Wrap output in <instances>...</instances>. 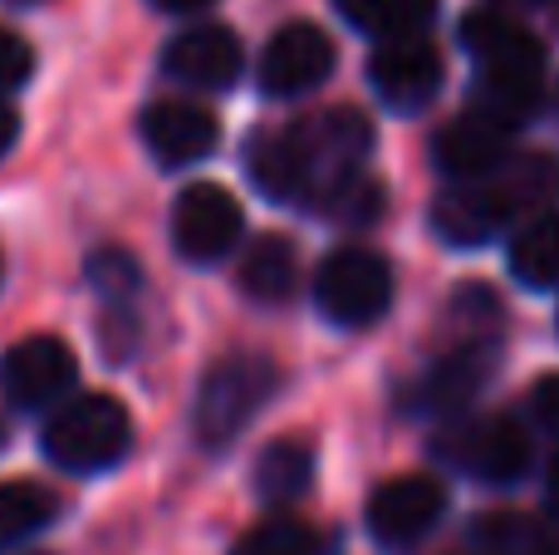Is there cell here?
I'll return each mask as SVG.
<instances>
[{
	"label": "cell",
	"instance_id": "cell-1",
	"mask_svg": "<svg viewBox=\"0 0 559 555\" xmlns=\"http://www.w3.org/2000/svg\"><path fill=\"white\" fill-rule=\"evenodd\" d=\"M373 153V128L354 108L309 114L280 133H255L246 143V173L271 202L285 206H324L344 192Z\"/></svg>",
	"mask_w": 559,
	"mask_h": 555
},
{
	"label": "cell",
	"instance_id": "cell-2",
	"mask_svg": "<svg viewBox=\"0 0 559 555\" xmlns=\"http://www.w3.org/2000/svg\"><path fill=\"white\" fill-rule=\"evenodd\" d=\"M559 197V163L550 153H525L496 167L491 177H472V182L447 187L432 202V232L447 246H486L525 212H545Z\"/></svg>",
	"mask_w": 559,
	"mask_h": 555
},
{
	"label": "cell",
	"instance_id": "cell-3",
	"mask_svg": "<svg viewBox=\"0 0 559 555\" xmlns=\"http://www.w3.org/2000/svg\"><path fill=\"white\" fill-rule=\"evenodd\" d=\"M462 45L472 49L476 69H481V88L476 104L491 114L511 118L515 128L535 114L540 104V79H545V49L531 29L506 20L501 10H472L462 20Z\"/></svg>",
	"mask_w": 559,
	"mask_h": 555
},
{
	"label": "cell",
	"instance_id": "cell-4",
	"mask_svg": "<svg viewBox=\"0 0 559 555\" xmlns=\"http://www.w3.org/2000/svg\"><path fill=\"white\" fill-rule=\"evenodd\" d=\"M133 442V418L114 393H79L49 418L45 458L69 477H94L123 462Z\"/></svg>",
	"mask_w": 559,
	"mask_h": 555
},
{
	"label": "cell",
	"instance_id": "cell-5",
	"mask_svg": "<svg viewBox=\"0 0 559 555\" xmlns=\"http://www.w3.org/2000/svg\"><path fill=\"white\" fill-rule=\"evenodd\" d=\"M280 389V369L261 354H231L206 369L202 389H197V438L202 448L222 452L251 428V418L271 403Z\"/></svg>",
	"mask_w": 559,
	"mask_h": 555
},
{
	"label": "cell",
	"instance_id": "cell-6",
	"mask_svg": "<svg viewBox=\"0 0 559 555\" xmlns=\"http://www.w3.org/2000/svg\"><path fill=\"white\" fill-rule=\"evenodd\" d=\"M314 305L334 324H373L393 305V265L368 246H344L314 275Z\"/></svg>",
	"mask_w": 559,
	"mask_h": 555
},
{
	"label": "cell",
	"instance_id": "cell-7",
	"mask_svg": "<svg viewBox=\"0 0 559 555\" xmlns=\"http://www.w3.org/2000/svg\"><path fill=\"white\" fill-rule=\"evenodd\" d=\"M437 458L486 487H515L531 472V438L515 418H472L437 438Z\"/></svg>",
	"mask_w": 559,
	"mask_h": 555
},
{
	"label": "cell",
	"instance_id": "cell-8",
	"mask_svg": "<svg viewBox=\"0 0 559 555\" xmlns=\"http://www.w3.org/2000/svg\"><path fill=\"white\" fill-rule=\"evenodd\" d=\"M246 232V212L226 187L216 182H192L173 206V246L182 261L212 265L236 251Z\"/></svg>",
	"mask_w": 559,
	"mask_h": 555
},
{
	"label": "cell",
	"instance_id": "cell-9",
	"mask_svg": "<svg viewBox=\"0 0 559 555\" xmlns=\"http://www.w3.org/2000/svg\"><path fill=\"white\" fill-rule=\"evenodd\" d=\"M368 84H373L378 104L393 114H423L442 88V55L423 35L378 39L373 59H368Z\"/></svg>",
	"mask_w": 559,
	"mask_h": 555
},
{
	"label": "cell",
	"instance_id": "cell-10",
	"mask_svg": "<svg viewBox=\"0 0 559 555\" xmlns=\"http://www.w3.org/2000/svg\"><path fill=\"white\" fill-rule=\"evenodd\" d=\"M79 364H74V350L55 334H29V340L10 344L5 359H0V393H5L15 409L35 413V409H49L69 393L74 383Z\"/></svg>",
	"mask_w": 559,
	"mask_h": 555
},
{
	"label": "cell",
	"instance_id": "cell-11",
	"mask_svg": "<svg viewBox=\"0 0 559 555\" xmlns=\"http://www.w3.org/2000/svg\"><path fill=\"white\" fill-rule=\"evenodd\" d=\"M511 138H515V123L491 108H466L456 114L442 133L432 138V157L452 182H472V177H491L496 167L511 163Z\"/></svg>",
	"mask_w": 559,
	"mask_h": 555
},
{
	"label": "cell",
	"instance_id": "cell-12",
	"mask_svg": "<svg viewBox=\"0 0 559 555\" xmlns=\"http://www.w3.org/2000/svg\"><path fill=\"white\" fill-rule=\"evenodd\" d=\"M329 74H334V45L309 20L280 25L261 55V88L271 98H299L324 84Z\"/></svg>",
	"mask_w": 559,
	"mask_h": 555
},
{
	"label": "cell",
	"instance_id": "cell-13",
	"mask_svg": "<svg viewBox=\"0 0 559 555\" xmlns=\"http://www.w3.org/2000/svg\"><path fill=\"white\" fill-rule=\"evenodd\" d=\"M447 492L432 477H393L368 497V536L378 546H413L442 521Z\"/></svg>",
	"mask_w": 559,
	"mask_h": 555
},
{
	"label": "cell",
	"instance_id": "cell-14",
	"mask_svg": "<svg viewBox=\"0 0 559 555\" xmlns=\"http://www.w3.org/2000/svg\"><path fill=\"white\" fill-rule=\"evenodd\" d=\"M496 374V344L486 340H472L462 350L442 354L423 379L407 389V409L413 413H427V418H447V413H462L476 393L491 383Z\"/></svg>",
	"mask_w": 559,
	"mask_h": 555
},
{
	"label": "cell",
	"instance_id": "cell-15",
	"mask_svg": "<svg viewBox=\"0 0 559 555\" xmlns=\"http://www.w3.org/2000/svg\"><path fill=\"white\" fill-rule=\"evenodd\" d=\"M241 64H246V49L236 39V29L226 25H192L167 39L163 49V74L192 88H231Z\"/></svg>",
	"mask_w": 559,
	"mask_h": 555
},
{
	"label": "cell",
	"instance_id": "cell-16",
	"mask_svg": "<svg viewBox=\"0 0 559 555\" xmlns=\"http://www.w3.org/2000/svg\"><path fill=\"white\" fill-rule=\"evenodd\" d=\"M143 143L163 167L202 163L216 147V118L182 98H157L143 108Z\"/></svg>",
	"mask_w": 559,
	"mask_h": 555
},
{
	"label": "cell",
	"instance_id": "cell-17",
	"mask_svg": "<svg viewBox=\"0 0 559 555\" xmlns=\"http://www.w3.org/2000/svg\"><path fill=\"white\" fill-rule=\"evenodd\" d=\"M314 487V448L305 438H275L255 458V497L271 507H289Z\"/></svg>",
	"mask_w": 559,
	"mask_h": 555
},
{
	"label": "cell",
	"instance_id": "cell-18",
	"mask_svg": "<svg viewBox=\"0 0 559 555\" xmlns=\"http://www.w3.org/2000/svg\"><path fill=\"white\" fill-rule=\"evenodd\" d=\"M511 275L525 291H555L559 285V216L535 212L521 232L511 236Z\"/></svg>",
	"mask_w": 559,
	"mask_h": 555
},
{
	"label": "cell",
	"instance_id": "cell-19",
	"mask_svg": "<svg viewBox=\"0 0 559 555\" xmlns=\"http://www.w3.org/2000/svg\"><path fill=\"white\" fill-rule=\"evenodd\" d=\"M472 546L481 555H559V521H531L521 511H491L472 527Z\"/></svg>",
	"mask_w": 559,
	"mask_h": 555
},
{
	"label": "cell",
	"instance_id": "cell-20",
	"mask_svg": "<svg viewBox=\"0 0 559 555\" xmlns=\"http://www.w3.org/2000/svg\"><path fill=\"white\" fill-rule=\"evenodd\" d=\"M299 285V261L289 236H261L241 261V291L251 300H289Z\"/></svg>",
	"mask_w": 559,
	"mask_h": 555
},
{
	"label": "cell",
	"instance_id": "cell-21",
	"mask_svg": "<svg viewBox=\"0 0 559 555\" xmlns=\"http://www.w3.org/2000/svg\"><path fill=\"white\" fill-rule=\"evenodd\" d=\"M59 517V497L39 482H0V551L25 546Z\"/></svg>",
	"mask_w": 559,
	"mask_h": 555
},
{
	"label": "cell",
	"instance_id": "cell-22",
	"mask_svg": "<svg viewBox=\"0 0 559 555\" xmlns=\"http://www.w3.org/2000/svg\"><path fill=\"white\" fill-rule=\"evenodd\" d=\"M334 10L373 39H397V35H423V25L437 15V0H334Z\"/></svg>",
	"mask_w": 559,
	"mask_h": 555
},
{
	"label": "cell",
	"instance_id": "cell-23",
	"mask_svg": "<svg viewBox=\"0 0 559 555\" xmlns=\"http://www.w3.org/2000/svg\"><path fill=\"white\" fill-rule=\"evenodd\" d=\"M329 551H334V536L299 517H271L231 546V555H329Z\"/></svg>",
	"mask_w": 559,
	"mask_h": 555
},
{
	"label": "cell",
	"instance_id": "cell-24",
	"mask_svg": "<svg viewBox=\"0 0 559 555\" xmlns=\"http://www.w3.org/2000/svg\"><path fill=\"white\" fill-rule=\"evenodd\" d=\"M88 281H94V291L104 295L108 305H123L138 295V285H143V271H138V261L128 251H118V246H104V251L88 256Z\"/></svg>",
	"mask_w": 559,
	"mask_h": 555
},
{
	"label": "cell",
	"instance_id": "cell-25",
	"mask_svg": "<svg viewBox=\"0 0 559 555\" xmlns=\"http://www.w3.org/2000/svg\"><path fill=\"white\" fill-rule=\"evenodd\" d=\"M324 212L334 216V222H344V226H368V222L383 216V187H378L373 177H354L344 192L329 197Z\"/></svg>",
	"mask_w": 559,
	"mask_h": 555
},
{
	"label": "cell",
	"instance_id": "cell-26",
	"mask_svg": "<svg viewBox=\"0 0 559 555\" xmlns=\"http://www.w3.org/2000/svg\"><path fill=\"white\" fill-rule=\"evenodd\" d=\"M29 74H35V49L15 29H0V88H20Z\"/></svg>",
	"mask_w": 559,
	"mask_h": 555
},
{
	"label": "cell",
	"instance_id": "cell-27",
	"mask_svg": "<svg viewBox=\"0 0 559 555\" xmlns=\"http://www.w3.org/2000/svg\"><path fill=\"white\" fill-rule=\"evenodd\" d=\"M531 403H535V418H540L545 428H550L555 438H559V374H550V379L535 383Z\"/></svg>",
	"mask_w": 559,
	"mask_h": 555
},
{
	"label": "cell",
	"instance_id": "cell-28",
	"mask_svg": "<svg viewBox=\"0 0 559 555\" xmlns=\"http://www.w3.org/2000/svg\"><path fill=\"white\" fill-rule=\"evenodd\" d=\"M15 138H20V114L10 104H0V157L15 147Z\"/></svg>",
	"mask_w": 559,
	"mask_h": 555
},
{
	"label": "cell",
	"instance_id": "cell-29",
	"mask_svg": "<svg viewBox=\"0 0 559 555\" xmlns=\"http://www.w3.org/2000/svg\"><path fill=\"white\" fill-rule=\"evenodd\" d=\"M545 511H550V521H559V458L545 472Z\"/></svg>",
	"mask_w": 559,
	"mask_h": 555
},
{
	"label": "cell",
	"instance_id": "cell-30",
	"mask_svg": "<svg viewBox=\"0 0 559 555\" xmlns=\"http://www.w3.org/2000/svg\"><path fill=\"white\" fill-rule=\"evenodd\" d=\"M157 10H167V15H192V10H206L212 0H153Z\"/></svg>",
	"mask_w": 559,
	"mask_h": 555
},
{
	"label": "cell",
	"instance_id": "cell-31",
	"mask_svg": "<svg viewBox=\"0 0 559 555\" xmlns=\"http://www.w3.org/2000/svg\"><path fill=\"white\" fill-rule=\"evenodd\" d=\"M496 5H506V10H550L555 0H496Z\"/></svg>",
	"mask_w": 559,
	"mask_h": 555
},
{
	"label": "cell",
	"instance_id": "cell-32",
	"mask_svg": "<svg viewBox=\"0 0 559 555\" xmlns=\"http://www.w3.org/2000/svg\"><path fill=\"white\" fill-rule=\"evenodd\" d=\"M550 15H555V25H559V0H555V5H550Z\"/></svg>",
	"mask_w": 559,
	"mask_h": 555
},
{
	"label": "cell",
	"instance_id": "cell-33",
	"mask_svg": "<svg viewBox=\"0 0 559 555\" xmlns=\"http://www.w3.org/2000/svg\"><path fill=\"white\" fill-rule=\"evenodd\" d=\"M0 448H5V423H0Z\"/></svg>",
	"mask_w": 559,
	"mask_h": 555
},
{
	"label": "cell",
	"instance_id": "cell-34",
	"mask_svg": "<svg viewBox=\"0 0 559 555\" xmlns=\"http://www.w3.org/2000/svg\"><path fill=\"white\" fill-rule=\"evenodd\" d=\"M20 5H35V0H20Z\"/></svg>",
	"mask_w": 559,
	"mask_h": 555
}]
</instances>
